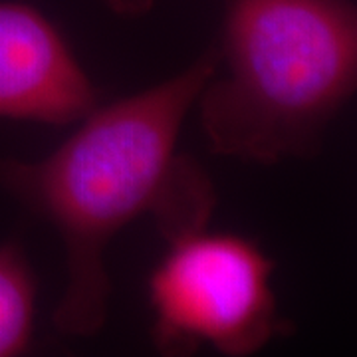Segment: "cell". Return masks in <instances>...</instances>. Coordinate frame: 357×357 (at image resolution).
I'll use <instances>...</instances> for the list:
<instances>
[{"label":"cell","mask_w":357,"mask_h":357,"mask_svg":"<svg viewBox=\"0 0 357 357\" xmlns=\"http://www.w3.org/2000/svg\"><path fill=\"white\" fill-rule=\"evenodd\" d=\"M215 66L211 46L165 82L96 105L50 155L0 161V187L60 236L66 278L54 326L62 335L102 332L112 296L105 255L128 225L151 215L165 241L208 225L215 187L177 147Z\"/></svg>","instance_id":"cell-1"},{"label":"cell","mask_w":357,"mask_h":357,"mask_svg":"<svg viewBox=\"0 0 357 357\" xmlns=\"http://www.w3.org/2000/svg\"><path fill=\"white\" fill-rule=\"evenodd\" d=\"M197 107L211 151L274 165L318 153L357 84L349 0H225Z\"/></svg>","instance_id":"cell-2"},{"label":"cell","mask_w":357,"mask_h":357,"mask_svg":"<svg viewBox=\"0 0 357 357\" xmlns=\"http://www.w3.org/2000/svg\"><path fill=\"white\" fill-rule=\"evenodd\" d=\"M274 268L256 241L208 225L167 238V252L147 278L157 351L191 356L206 345L246 357L290 335L272 286Z\"/></svg>","instance_id":"cell-3"},{"label":"cell","mask_w":357,"mask_h":357,"mask_svg":"<svg viewBox=\"0 0 357 357\" xmlns=\"http://www.w3.org/2000/svg\"><path fill=\"white\" fill-rule=\"evenodd\" d=\"M98 105V89L46 14L0 0V117L72 126Z\"/></svg>","instance_id":"cell-4"},{"label":"cell","mask_w":357,"mask_h":357,"mask_svg":"<svg viewBox=\"0 0 357 357\" xmlns=\"http://www.w3.org/2000/svg\"><path fill=\"white\" fill-rule=\"evenodd\" d=\"M38 280L24 250L0 244V357L24 354L34 337Z\"/></svg>","instance_id":"cell-5"},{"label":"cell","mask_w":357,"mask_h":357,"mask_svg":"<svg viewBox=\"0 0 357 357\" xmlns=\"http://www.w3.org/2000/svg\"><path fill=\"white\" fill-rule=\"evenodd\" d=\"M114 13L123 16H137L149 10L153 0H103Z\"/></svg>","instance_id":"cell-6"}]
</instances>
